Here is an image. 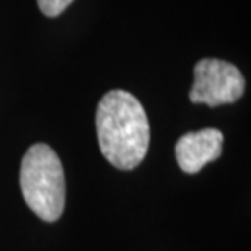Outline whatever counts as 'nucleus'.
I'll return each mask as SVG.
<instances>
[{
	"instance_id": "nucleus-3",
	"label": "nucleus",
	"mask_w": 251,
	"mask_h": 251,
	"mask_svg": "<svg viewBox=\"0 0 251 251\" xmlns=\"http://www.w3.org/2000/svg\"><path fill=\"white\" fill-rule=\"evenodd\" d=\"M245 92L242 72L222 59H201L194 65V83L189 92L193 103L207 106L235 103Z\"/></svg>"
},
{
	"instance_id": "nucleus-1",
	"label": "nucleus",
	"mask_w": 251,
	"mask_h": 251,
	"mask_svg": "<svg viewBox=\"0 0 251 251\" xmlns=\"http://www.w3.org/2000/svg\"><path fill=\"white\" fill-rule=\"evenodd\" d=\"M98 145L104 158L119 170H134L147 155L150 126L144 106L132 93L111 90L97 108Z\"/></svg>"
},
{
	"instance_id": "nucleus-4",
	"label": "nucleus",
	"mask_w": 251,
	"mask_h": 251,
	"mask_svg": "<svg viewBox=\"0 0 251 251\" xmlns=\"http://www.w3.org/2000/svg\"><path fill=\"white\" fill-rule=\"evenodd\" d=\"M224 135L219 129H202L181 135L175 147L176 162L184 173H199L222 153Z\"/></svg>"
},
{
	"instance_id": "nucleus-5",
	"label": "nucleus",
	"mask_w": 251,
	"mask_h": 251,
	"mask_svg": "<svg viewBox=\"0 0 251 251\" xmlns=\"http://www.w3.org/2000/svg\"><path fill=\"white\" fill-rule=\"evenodd\" d=\"M74 0H38L39 10L46 15V17H57L61 15L65 8L72 3Z\"/></svg>"
},
{
	"instance_id": "nucleus-2",
	"label": "nucleus",
	"mask_w": 251,
	"mask_h": 251,
	"mask_svg": "<svg viewBox=\"0 0 251 251\" xmlns=\"http://www.w3.org/2000/svg\"><path fill=\"white\" fill-rule=\"evenodd\" d=\"M20 188L28 207L44 222H56L65 207L61 158L46 144L31 145L22 158Z\"/></svg>"
}]
</instances>
